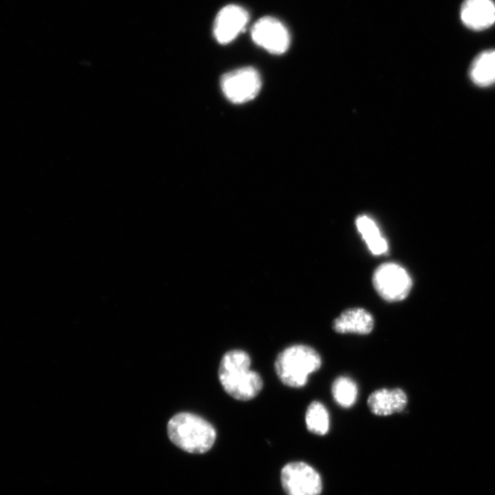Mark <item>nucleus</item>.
Masks as SVG:
<instances>
[{
    "label": "nucleus",
    "instance_id": "nucleus-1",
    "mask_svg": "<svg viewBox=\"0 0 495 495\" xmlns=\"http://www.w3.org/2000/svg\"><path fill=\"white\" fill-rule=\"evenodd\" d=\"M250 355L242 349L225 353L218 368L219 382L225 391L240 401H249L261 392L263 380L251 369Z\"/></svg>",
    "mask_w": 495,
    "mask_h": 495
},
{
    "label": "nucleus",
    "instance_id": "nucleus-2",
    "mask_svg": "<svg viewBox=\"0 0 495 495\" xmlns=\"http://www.w3.org/2000/svg\"><path fill=\"white\" fill-rule=\"evenodd\" d=\"M323 366L321 354L307 345H294L284 349L277 358L275 368L279 380L292 388L304 387L309 376Z\"/></svg>",
    "mask_w": 495,
    "mask_h": 495
},
{
    "label": "nucleus",
    "instance_id": "nucleus-3",
    "mask_svg": "<svg viewBox=\"0 0 495 495\" xmlns=\"http://www.w3.org/2000/svg\"><path fill=\"white\" fill-rule=\"evenodd\" d=\"M171 441L190 454L202 455L209 451L216 440V430L204 419L190 413L175 415L168 423Z\"/></svg>",
    "mask_w": 495,
    "mask_h": 495
},
{
    "label": "nucleus",
    "instance_id": "nucleus-4",
    "mask_svg": "<svg viewBox=\"0 0 495 495\" xmlns=\"http://www.w3.org/2000/svg\"><path fill=\"white\" fill-rule=\"evenodd\" d=\"M373 285L384 300L396 303L409 297L413 281L406 269L394 262H385L376 268Z\"/></svg>",
    "mask_w": 495,
    "mask_h": 495
},
{
    "label": "nucleus",
    "instance_id": "nucleus-5",
    "mask_svg": "<svg viewBox=\"0 0 495 495\" xmlns=\"http://www.w3.org/2000/svg\"><path fill=\"white\" fill-rule=\"evenodd\" d=\"M222 93L234 104L254 100L261 88V78L253 67H243L225 74L221 78Z\"/></svg>",
    "mask_w": 495,
    "mask_h": 495
},
{
    "label": "nucleus",
    "instance_id": "nucleus-6",
    "mask_svg": "<svg viewBox=\"0 0 495 495\" xmlns=\"http://www.w3.org/2000/svg\"><path fill=\"white\" fill-rule=\"evenodd\" d=\"M281 482L287 495H321L323 490L321 474L302 462L287 464L281 473Z\"/></svg>",
    "mask_w": 495,
    "mask_h": 495
},
{
    "label": "nucleus",
    "instance_id": "nucleus-7",
    "mask_svg": "<svg viewBox=\"0 0 495 495\" xmlns=\"http://www.w3.org/2000/svg\"><path fill=\"white\" fill-rule=\"evenodd\" d=\"M252 38L258 47L273 55L285 54L291 42L287 27L272 17L260 19L252 29Z\"/></svg>",
    "mask_w": 495,
    "mask_h": 495
},
{
    "label": "nucleus",
    "instance_id": "nucleus-8",
    "mask_svg": "<svg viewBox=\"0 0 495 495\" xmlns=\"http://www.w3.org/2000/svg\"><path fill=\"white\" fill-rule=\"evenodd\" d=\"M249 13L237 5L224 7L217 15L214 36L217 42L228 44L243 32L249 22Z\"/></svg>",
    "mask_w": 495,
    "mask_h": 495
},
{
    "label": "nucleus",
    "instance_id": "nucleus-9",
    "mask_svg": "<svg viewBox=\"0 0 495 495\" xmlns=\"http://www.w3.org/2000/svg\"><path fill=\"white\" fill-rule=\"evenodd\" d=\"M373 314L365 308L354 307L343 311L333 323V331L339 334L368 335L375 329Z\"/></svg>",
    "mask_w": 495,
    "mask_h": 495
},
{
    "label": "nucleus",
    "instance_id": "nucleus-10",
    "mask_svg": "<svg viewBox=\"0 0 495 495\" xmlns=\"http://www.w3.org/2000/svg\"><path fill=\"white\" fill-rule=\"evenodd\" d=\"M408 395L402 389H380L368 398L370 411L378 417H388L404 411L408 406Z\"/></svg>",
    "mask_w": 495,
    "mask_h": 495
},
{
    "label": "nucleus",
    "instance_id": "nucleus-11",
    "mask_svg": "<svg viewBox=\"0 0 495 495\" xmlns=\"http://www.w3.org/2000/svg\"><path fill=\"white\" fill-rule=\"evenodd\" d=\"M461 18L473 31L486 30L495 23V4L492 0H465Z\"/></svg>",
    "mask_w": 495,
    "mask_h": 495
},
{
    "label": "nucleus",
    "instance_id": "nucleus-12",
    "mask_svg": "<svg viewBox=\"0 0 495 495\" xmlns=\"http://www.w3.org/2000/svg\"><path fill=\"white\" fill-rule=\"evenodd\" d=\"M356 227L373 255L380 256L387 253L388 243L372 217L366 215L359 216L356 220Z\"/></svg>",
    "mask_w": 495,
    "mask_h": 495
},
{
    "label": "nucleus",
    "instance_id": "nucleus-13",
    "mask_svg": "<svg viewBox=\"0 0 495 495\" xmlns=\"http://www.w3.org/2000/svg\"><path fill=\"white\" fill-rule=\"evenodd\" d=\"M470 75L473 82L479 86L495 84V50L479 55L472 65Z\"/></svg>",
    "mask_w": 495,
    "mask_h": 495
},
{
    "label": "nucleus",
    "instance_id": "nucleus-14",
    "mask_svg": "<svg viewBox=\"0 0 495 495\" xmlns=\"http://www.w3.org/2000/svg\"><path fill=\"white\" fill-rule=\"evenodd\" d=\"M305 424L308 431L314 435L325 436L329 433L330 414L323 402L314 401L309 404L305 413Z\"/></svg>",
    "mask_w": 495,
    "mask_h": 495
},
{
    "label": "nucleus",
    "instance_id": "nucleus-15",
    "mask_svg": "<svg viewBox=\"0 0 495 495\" xmlns=\"http://www.w3.org/2000/svg\"><path fill=\"white\" fill-rule=\"evenodd\" d=\"M332 395L340 407L349 409L354 406L358 397V386L349 377L337 378L332 385Z\"/></svg>",
    "mask_w": 495,
    "mask_h": 495
}]
</instances>
